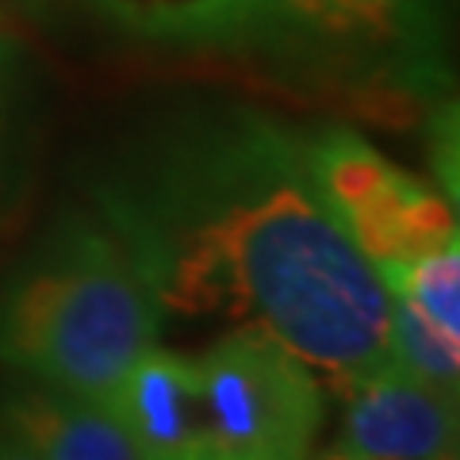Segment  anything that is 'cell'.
Wrapping results in <instances>:
<instances>
[{"mask_svg": "<svg viewBox=\"0 0 460 460\" xmlns=\"http://www.w3.org/2000/svg\"><path fill=\"white\" fill-rule=\"evenodd\" d=\"M93 211L138 269L162 326L253 330L326 387L387 357V292L345 234L311 135L253 104H196L111 157Z\"/></svg>", "mask_w": 460, "mask_h": 460, "instance_id": "cell-1", "label": "cell"}, {"mask_svg": "<svg viewBox=\"0 0 460 460\" xmlns=\"http://www.w3.org/2000/svg\"><path fill=\"white\" fill-rule=\"evenodd\" d=\"M311 162L345 234L387 292V353L441 387L460 380L456 204L349 127L311 135Z\"/></svg>", "mask_w": 460, "mask_h": 460, "instance_id": "cell-2", "label": "cell"}, {"mask_svg": "<svg viewBox=\"0 0 460 460\" xmlns=\"http://www.w3.org/2000/svg\"><path fill=\"white\" fill-rule=\"evenodd\" d=\"M162 330L138 269L93 208L54 219L0 288V365L20 380L104 395Z\"/></svg>", "mask_w": 460, "mask_h": 460, "instance_id": "cell-3", "label": "cell"}, {"mask_svg": "<svg viewBox=\"0 0 460 460\" xmlns=\"http://www.w3.org/2000/svg\"><path fill=\"white\" fill-rule=\"evenodd\" d=\"M199 460H299L314 453L330 392L292 349L253 330H223L192 353Z\"/></svg>", "mask_w": 460, "mask_h": 460, "instance_id": "cell-4", "label": "cell"}, {"mask_svg": "<svg viewBox=\"0 0 460 460\" xmlns=\"http://www.w3.org/2000/svg\"><path fill=\"white\" fill-rule=\"evenodd\" d=\"M338 395V426L326 441L334 460H445L456 456V392L429 384L392 353L357 376L326 387Z\"/></svg>", "mask_w": 460, "mask_h": 460, "instance_id": "cell-5", "label": "cell"}, {"mask_svg": "<svg viewBox=\"0 0 460 460\" xmlns=\"http://www.w3.org/2000/svg\"><path fill=\"white\" fill-rule=\"evenodd\" d=\"M0 460H138L100 395L20 380L0 395Z\"/></svg>", "mask_w": 460, "mask_h": 460, "instance_id": "cell-6", "label": "cell"}, {"mask_svg": "<svg viewBox=\"0 0 460 460\" xmlns=\"http://www.w3.org/2000/svg\"><path fill=\"white\" fill-rule=\"evenodd\" d=\"M100 399L131 438L138 460H199L192 353L165 349L157 341L135 357Z\"/></svg>", "mask_w": 460, "mask_h": 460, "instance_id": "cell-7", "label": "cell"}, {"mask_svg": "<svg viewBox=\"0 0 460 460\" xmlns=\"http://www.w3.org/2000/svg\"><path fill=\"white\" fill-rule=\"evenodd\" d=\"M115 31L154 47H234L261 35L284 0H77Z\"/></svg>", "mask_w": 460, "mask_h": 460, "instance_id": "cell-8", "label": "cell"}, {"mask_svg": "<svg viewBox=\"0 0 460 460\" xmlns=\"http://www.w3.org/2000/svg\"><path fill=\"white\" fill-rule=\"evenodd\" d=\"M12 89H16V50L0 35V157H4L8 123H12Z\"/></svg>", "mask_w": 460, "mask_h": 460, "instance_id": "cell-9", "label": "cell"}, {"mask_svg": "<svg viewBox=\"0 0 460 460\" xmlns=\"http://www.w3.org/2000/svg\"><path fill=\"white\" fill-rule=\"evenodd\" d=\"M387 0H284V16L288 12H304V16H326V12H338V16H353V12H376Z\"/></svg>", "mask_w": 460, "mask_h": 460, "instance_id": "cell-10", "label": "cell"}]
</instances>
